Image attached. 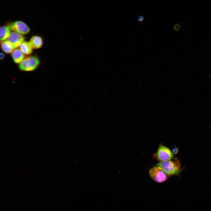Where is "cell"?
<instances>
[{
	"mask_svg": "<svg viewBox=\"0 0 211 211\" xmlns=\"http://www.w3.org/2000/svg\"><path fill=\"white\" fill-rule=\"evenodd\" d=\"M11 57L14 61L16 63H20L24 59V54L19 49H14L11 52Z\"/></svg>",
	"mask_w": 211,
	"mask_h": 211,
	"instance_id": "obj_7",
	"label": "cell"
},
{
	"mask_svg": "<svg viewBox=\"0 0 211 211\" xmlns=\"http://www.w3.org/2000/svg\"><path fill=\"white\" fill-rule=\"evenodd\" d=\"M181 28V25L178 23H176L174 25L173 29L176 31H178Z\"/></svg>",
	"mask_w": 211,
	"mask_h": 211,
	"instance_id": "obj_12",
	"label": "cell"
},
{
	"mask_svg": "<svg viewBox=\"0 0 211 211\" xmlns=\"http://www.w3.org/2000/svg\"><path fill=\"white\" fill-rule=\"evenodd\" d=\"M149 174L152 179L155 181L162 183L166 180L169 176L159 167L156 166L151 169Z\"/></svg>",
	"mask_w": 211,
	"mask_h": 211,
	"instance_id": "obj_3",
	"label": "cell"
},
{
	"mask_svg": "<svg viewBox=\"0 0 211 211\" xmlns=\"http://www.w3.org/2000/svg\"><path fill=\"white\" fill-rule=\"evenodd\" d=\"M5 55L3 53H0V60L3 59L5 57Z\"/></svg>",
	"mask_w": 211,
	"mask_h": 211,
	"instance_id": "obj_15",
	"label": "cell"
},
{
	"mask_svg": "<svg viewBox=\"0 0 211 211\" xmlns=\"http://www.w3.org/2000/svg\"><path fill=\"white\" fill-rule=\"evenodd\" d=\"M156 165L169 176L177 174L181 171V164L178 160L161 161Z\"/></svg>",
	"mask_w": 211,
	"mask_h": 211,
	"instance_id": "obj_1",
	"label": "cell"
},
{
	"mask_svg": "<svg viewBox=\"0 0 211 211\" xmlns=\"http://www.w3.org/2000/svg\"><path fill=\"white\" fill-rule=\"evenodd\" d=\"M20 50L24 54L29 55L33 52V48L29 42L24 41L20 45Z\"/></svg>",
	"mask_w": 211,
	"mask_h": 211,
	"instance_id": "obj_10",
	"label": "cell"
},
{
	"mask_svg": "<svg viewBox=\"0 0 211 211\" xmlns=\"http://www.w3.org/2000/svg\"><path fill=\"white\" fill-rule=\"evenodd\" d=\"M172 151L173 153L175 154H177L178 152V148L177 147H174L173 150Z\"/></svg>",
	"mask_w": 211,
	"mask_h": 211,
	"instance_id": "obj_14",
	"label": "cell"
},
{
	"mask_svg": "<svg viewBox=\"0 0 211 211\" xmlns=\"http://www.w3.org/2000/svg\"><path fill=\"white\" fill-rule=\"evenodd\" d=\"M158 160L161 161L171 160L174 157L173 153L166 146L161 145L159 147L157 152Z\"/></svg>",
	"mask_w": 211,
	"mask_h": 211,
	"instance_id": "obj_5",
	"label": "cell"
},
{
	"mask_svg": "<svg viewBox=\"0 0 211 211\" xmlns=\"http://www.w3.org/2000/svg\"><path fill=\"white\" fill-rule=\"evenodd\" d=\"M0 45L2 50L6 53H11L15 49L12 44L7 40L1 42Z\"/></svg>",
	"mask_w": 211,
	"mask_h": 211,
	"instance_id": "obj_11",
	"label": "cell"
},
{
	"mask_svg": "<svg viewBox=\"0 0 211 211\" xmlns=\"http://www.w3.org/2000/svg\"><path fill=\"white\" fill-rule=\"evenodd\" d=\"M24 38L22 35L14 31L10 33L7 39V40L12 44L15 49L19 46L24 41Z\"/></svg>",
	"mask_w": 211,
	"mask_h": 211,
	"instance_id": "obj_6",
	"label": "cell"
},
{
	"mask_svg": "<svg viewBox=\"0 0 211 211\" xmlns=\"http://www.w3.org/2000/svg\"><path fill=\"white\" fill-rule=\"evenodd\" d=\"M144 19V16H139L138 17L137 20L139 22L142 21Z\"/></svg>",
	"mask_w": 211,
	"mask_h": 211,
	"instance_id": "obj_13",
	"label": "cell"
},
{
	"mask_svg": "<svg viewBox=\"0 0 211 211\" xmlns=\"http://www.w3.org/2000/svg\"><path fill=\"white\" fill-rule=\"evenodd\" d=\"M11 30L21 34H26L30 31L27 25L21 21H16L8 23L7 25Z\"/></svg>",
	"mask_w": 211,
	"mask_h": 211,
	"instance_id": "obj_4",
	"label": "cell"
},
{
	"mask_svg": "<svg viewBox=\"0 0 211 211\" xmlns=\"http://www.w3.org/2000/svg\"><path fill=\"white\" fill-rule=\"evenodd\" d=\"M40 64V61L38 57L31 56L24 59L19 64V68L23 71H31L35 70Z\"/></svg>",
	"mask_w": 211,
	"mask_h": 211,
	"instance_id": "obj_2",
	"label": "cell"
},
{
	"mask_svg": "<svg viewBox=\"0 0 211 211\" xmlns=\"http://www.w3.org/2000/svg\"><path fill=\"white\" fill-rule=\"evenodd\" d=\"M33 49H38L40 48L43 44L42 38L39 36L35 35L32 36L29 42Z\"/></svg>",
	"mask_w": 211,
	"mask_h": 211,
	"instance_id": "obj_8",
	"label": "cell"
},
{
	"mask_svg": "<svg viewBox=\"0 0 211 211\" xmlns=\"http://www.w3.org/2000/svg\"><path fill=\"white\" fill-rule=\"evenodd\" d=\"M11 33V30L8 25L0 27V42L7 39Z\"/></svg>",
	"mask_w": 211,
	"mask_h": 211,
	"instance_id": "obj_9",
	"label": "cell"
}]
</instances>
